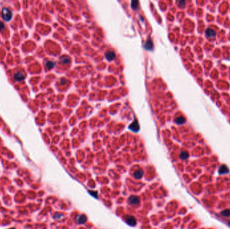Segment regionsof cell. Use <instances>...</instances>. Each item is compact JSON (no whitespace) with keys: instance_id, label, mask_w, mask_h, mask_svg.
<instances>
[{"instance_id":"cell-1","label":"cell","mask_w":230,"mask_h":229,"mask_svg":"<svg viewBox=\"0 0 230 229\" xmlns=\"http://www.w3.org/2000/svg\"><path fill=\"white\" fill-rule=\"evenodd\" d=\"M1 14H2V18L5 21H10L12 18V12L10 10H9L7 8H4L2 9V11H1Z\"/></svg>"},{"instance_id":"cell-2","label":"cell","mask_w":230,"mask_h":229,"mask_svg":"<svg viewBox=\"0 0 230 229\" xmlns=\"http://www.w3.org/2000/svg\"><path fill=\"white\" fill-rule=\"evenodd\" d=\"M125 222L130 226H134L137 224V220L135 219V218L133 216L130 215H127L125 217Z\"/></svg>"},{"instance_id":"cell-3","label":"cell","mask_w":230,"mask_h":229,"mask_svg":"<svg viewBox=\"0 0 230 229\" xmlns=\"http://www.w3.org/2000/svg\"><path fill=\"white\" fill-rule=\"evenodd\" d=\"M128 202H129V204L132 205V206H135L137 204H139L140 198L138 196H136V195H131L128 199Z\"/></svg>"},{"instance_id":"cell-4","label":"cell","mask_w":230,"mask_h":229,"mask_svg":"<svg viewBox=\"0 0 230 229\" xmlns=\"http://www.w3.org/2000/svg\"><path fill=\"white\" fill-rule=\"evenodd\" d=\"M129 128L135 132H137L139 130V123H138V121L137 120H135L129 126Z\"/></svg>"},{"instance_id":"cell-5","label":"cell","mask_w":230,"mask_h":229,"mask_svg":"<svg viewBox=\"0 0 230 229\" xmlns=\"http://www.w3.org/2000/svg\"><path fill=\"white\" fill-rule=\"evenodd\" d=\"M153 47V42L151 41V40L150 38H149L148 40L146 41L145 45H144V48H145L146 50H152Z\"/></svg>"},{"instance_id":"cell-6","label":"cell","mask_w":230,"mask_h":229,"mask_svg":"<svg viewBox=\"0 0 230 229\" xmlns=\"http://www.w3.org/2000/svg\"><path fill=\"white\" fill-rule=\"evenodd\" d=\"M116 57V54L114 51H108L106 53V58L108 60H112Z\"/></svg>"},{"instance_id":"cell-7","label":"cell","mask_w":230,"mask_h":229,"mask_svg":"<svg viewBox=\"0 0 230 229\" xmlns=\"http://www.w3.org/2000/svg\"><path fill=\"white\" fill-rule=\"evenodd\" d=\"M229 169L228 167L225 165H221L220 167H219V173L220 175H223V174H226V173H229Z\"/></svg>"},{"instance_id":"cell-8","label":"cell","mask_w":230,"mask_h":229,"mask_svg":"<svg viewBox=\"0 0 230 229\" xmlns=\"http://www.w3.org/2000/svg\"><path fill=\"white\" fill-rule=\"evenodd\" d=\"M134 177H135V179H141V178H142L143 177V171L142 169H139V170H137V171H135V173H134Z\"/></svg>"},{"instance_id":"cell-9","label":"cell","mask_w":230,"mask_h":229,"mask_svg":"<svg viewBox=\"0 0 230 229\" xmlns=\"http://www.w3.org/2000/svg\"><path fill=\"white\" fill-rule=\"evenodd\" d=\"M205 34H206V36L207 37L212 38V37H214L216 35V32H215V31L214 30H213L211 28H208L205 31Z\"/></svg>"},{"instance_id":"cell-10","label":"cell","mask_w":230,"mask_h":229,"mask_svg":"<svg viewBox=\"0 0 230 229\" xmlns=\"http://www.w3.org/2000/svg\"><path fill=\"white\" fill-rule=\"evenodd\" d=\"M86 221H87V217H86V216L84 215V214L80 215V216H78V218H77V222L80 224H84Z\"/></svg>"},{"instance_id":"cell-11","label":"cell","mask_w":230,"mask_h":229,"mask_svg":"<svg viewBox=\"0 0 230 229\" xmlns=\"http://www.w3.org/2000/svg\"><path fill=\"white\" fill-rule=\"evenodd\" d=\"M14 79L17 81H21L24 79V76L20 72H18L14 75Z\"/></svg>"},{"instance_id":"cell-12","label":"cell","mask_w":230,"mask_h":229,"mask_svg":"<svg viewBox=\"0 0 230 229\" xmlns=\"http://www.w3.org/2000/svg\"><path fill=\"white\" fill-rule=\"evenodd\" d=\"M185 122L186 120L183 116H179L175 120V122L178 124H182L185 123Z\"/></svg>"},{"instance_id":"cell-13","label":"cell","mask_w":230,"mask_h":229,"mask_svg":"<svg viewBox=\"0 0 230 229\" xmlns=\"http://www.w3.org/2000/svg\"><path fill=\"white\" fill-rule=\"evenodd\" d=\"M60 61L63 63V64H68L70 63V59L68 57V56H63L62 57H61L60 59Z\"/></svg>"},{"instance_id":"cell-14","label":"cell","mask_w":230,"mask_h":229,"mask_svg":"<svg viewBox=\"0 0 230 229\" xmlns=\"http://www.w3.org/2000/svg\"><path fill=\"white\" fill-rule=\"evenodd\" d=\"M188 157H189V154L188 153V152H186V151H182V152H181V153L180 154V157L181 159H186L188 158Z\"/></svg>"},{"instance_id":"cell-15","label":"cell","mask_w":230,"mask_h":229,"mask_svg":"<svg viewBox=\"0 0 230 229\" xmlns=\"http://www.w3.org/2000/svg\"><path fill=\"white\" fill-rule=\"evenodd\" d=\"M46 67H47L48 69H53V68L55 66V62L51 61V60H50V61H47L46 63Z\"/></svg>"},{"instance_id":"cell-16","label":"cell","mask_w":230,"mask_h":229,"mask_svg":"<svg viewBox=\"0 0 230 229\" xmlns=\"http://www.w3.org/2000/svg\"><path fill=\"white\" fill-rule=\"evenodd\" d=\"M221 214L223 216H225V217H228L230 216V210H223L221 212Z\"/></svg>"},{"instance_id":"cell-17","label":"cell","mask_w":230,"mask_h":229,"mask_svg":"<svg viewBox=\"0 0 230 229\" xmlns=\"http://www.w3.org/2000/svg\"><path fill=\"white\" fill-rule=\"evenodd\" d=\"M138 4H139V2L138 1H133L131 2V7H132V8L133 10L137 9V7H138Z\"/></svg>"},{"instance_id":"cell-18","label":"cell","mask_w":230,"mask_h":229,"mask_svg":"<svg viewBox=\"0 0 230 229\" xmlns=\"http://www.w3.org/2000/svg\"><path fill=\"white\" fill-rule=\"evenodd\" d=\"M89 193H90V194L92 195V196L95 197L96 198H98V192H97V191H92V190H90V191H89Z\"/></svg>"},{"instance_id":"cell-19","label":"cell","mask_w":230,"mask_h":229,"mask_svg":"<svg viewBox=\"0 0 230 229\" xmlns=\"http://www.w3.org/2000/svg\"><path fill=\"white\" fill-rule=\"evenodd\" d=\"M63 216V215L62 214H58V213H57V214H55V216H54V218H61V217Z\"/></svg>"},{"instance_id":"cell-20","label":"cell","mask_w":230,"mask_h":229,"mask_svg":"<svg viewBox=\"0 0 230 229\" xmlns=\"http://www.w3.org/2000/svg\"><path fill=\"white\" fill-rule=\"evenodd\" d=\"M4 28H5V26L4 24V23L0 22V30H4Z\"/></svg>"},{"instance_id":"cell-21","label":"cell","mask_w":230,"mask_h":229,"mask_svg":"<svg viewBox=\"0 0 230 229\" xmlns=\"http://www.w3.org/2000/svg\"><path fill=\"white\" fill-rule=\"evenodd\" d=\"M186 2L184 1H179V5L181 6V7H183L184 5H185Z\"/></svg>"},{"instance_id":"cell-22","label":"cell","mask_w":230,"mask_h":229,"mask_svg":"<svg viewBox=\"0 0 230 229\" xmlns=\"http://www.w3.org/2000/svg\"><path fill=\"white\" fill-rule=\"evenodd\" d=\"M65 83H66V80H65V79H62L61 80V85L65 84Z\"/></svg>"},{"instance_id":"cell-23","label":"cell","mask_w":230,"mask_h":229,"mask_svg":"<svg viewBox=\"0 0 230 229\" xmlns=\"http://www.w3.org/2000/svg\"><path fill=\"white\" fill-rule=\"evenodd\" d=\"M228 225H229V226H230V222H228Z\"/></svg>"},{"instance_id":"cell-24","label":"cell","mask_w":230,"mask_h":229,"mask_svg":"<svg viewBox=\"0 0 230 229\" xmlns=\"http://www.w3.org/2000/svg\"><path fill=\"white\" fill-rule=\"evenodd\" d=\"M15 229L14 228H12V229Z\"/></svg>"}]
</instances>
